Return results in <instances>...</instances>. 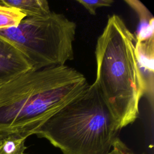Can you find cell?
<instances>
[{
	"mask_svg": "<svg viewBox=\"0 0 154 154\" xmlns=\"http://www.w3.org/2000/svg\"><path fill=\"white\" fill-rule=\"evenodd\" d=\"M120 131L93 83L47 120L35 135L63 154H108Z\"/></svg>",
	"mask_w": 154,
	"mask_h": 154,
	"instance_id": "obj_3",
	"label": "cell"
},
{
	"mask_svg": "<svg viewBox=\"0 0 154 154\" xmlns=\"http://www.w3.org/2000/svg\"><path fill=\"white\" fill-rule=\"evenodd\" d=\"M31 69L30 64L21 52L0 35V81Z\"/></svg>",
	"mask_w": 154,
	"mask_h": 154,
	"instance_id": "obj_5",
	"label": "cell"
},
{
	"mask_svg": "<svg viewBox=\"0 0 154 154\" xmlns=\"http://www.w3.org/2000/svg\"><path fill=\"white\" fill-rule=\"evenodd\" d=\"M125 2L137 13L139 17V27L134 34L136 40L141 42L154 38V18L148 9L137 0H126Z\"/></svg>",
	"mask_w": 154,
	"mask_h": 154,
	"instance_id": "obj_7",
	"label": "cell"
},
{
	"mask_svg": "<svg viewBox=\"0 0 154 154\" xmlns=\"http://www.w3.org/2000/svg\"><path fill=\"white\" fill-rule=\"evenodd\" d=\"M85 76L63 65L30 69L0 81V133L28 137L88 88Z\"/></svg>",
	"mask_w": 154,
	"mask_h": 154,
	"instance_id": "obj_1",
	"label": "cell"
},
{
	"mask_svg": "<svg viewBox=\"0 0 154 154\" xmlns=\"http://www.w3.org/2000/svg\"><path fill=\"white\" fill-rule=\"evenodd\" d=\"M91 15H95L96 10L103 7H110L114 2L113 0H77Z\"/></svg>",
	"mask_w": 154,
	"mask_h": 154,
	"instance_id": "obj_11",
	"label": "cell"
},
{
	"mask_svg": "<svg viewBox=\"0 0 154 154\" xmlns=\"http://www.w3.org/2000/svg\"><path fill=\"white\" fill-rule=\"evenodd\" d=\"M136 41L123 19L112 14L96 45L94 83L120 129L138 117L140 102L146 92L136 58Z\"/></svg>",
	"mask_w": 154,
	"mask_h": 154,
	"instance_id": "obj_2",
	"label": "cell"
},
{
	"mask_svg": "<svg viewBox=\"0 0 154 154\" xmlns=\"http://www.w3.org/2000/svg\"><path fill=\"white\" fill-rule=\"evenodd\" d=\"M6 134H1L0 133V143H1V140H2V138H4V137L5 135Z\"/></svg>",
	"mask_w": 154,
	"mask_h": 154,
	"instance_id": "obj_13",
	"label": "cell"
},
{
	"mask_svg": "<svg viewBox=\"0 0 154 154\" xmlns=\"http://www.w3.org/2000/svg\"><path fill=\"white\" fill-rule=\"evenodd\" d=\"M0 2L17 8L26 17L44 16L51 11L49 3L46 0H1Z\"/></svg>",
	"mask_w": 154,
	"mask_h": 154,
	"instance_id": "obj_8",
	"label": "cell"
},
{
	"mask_svg": "<svg viewBox=\"0 0 154 154\" xmlns=\"http://www.w3.org/2000/svg\"><path fill=\"white\" fill-rule=\"evenodd\" d=\"M28 137L19 133L6 134L0 143V154H24Z\"/></svg>",
	"mask_w": 154,
	"mask_h": 154,
	"instance_id": "obj_9",
	"label": "cell"
},
{
	"mask_svg": "<svg viewBox=\"0 0 154 154\" xmlns=\"http://www.w3.org/2000/svg\"><path fill=\"white\" fill-rule=\"evenodd\" d=\"M135 55L138 67L146 84V96L153 106L154 91V38L136 41Z\"/></svg>",
	"mask_w": 154,
	"mask_h": 154,
	"instance_id": "obj_6",
	"label": "cell"
},
{
	"mask_svg": "<svg viewBox=\"0 0 154 154\" xmlns=\"http://www.w3.org/2000/svg\"><path fill=\"white\" fill-rule=\"evenodd\" d=\"M25 17V14L17 8L0 2V31L17 26Z\"/></svg>",
	"mask_w": 154,
	"mask_h": 154,
	"instance_id": "obj_10",
	"label": "cell"
},
{
	"mask_svg": "<svg viewBox=\"0 0 154 154\" xmlns=\"http://www.w3.org/2000/svg\"><path fill=\"white\" fill-rule=\"evenodd\" d=\"M108 154H116V152H115V150L112 148V150L108 153Z\"/></svg>",
	"mask_w": 154,
	"mask_h": 154,
	"instance_id": "obj_14",
	"label": "cell"
},
{
	"mask_svg": "<svg viewBox=\"0 0 154 154\" xmlns=\"http://www.w3.org/2000/svg\"><path fill=\"white\" fill-rule=\"evenodd\" d=\"M76 24L64 14L51 11L25 17L16 27L0 31L23 55L32 69L63 66L74 58Z\"/></svg>",
	"mask_w": 154,
	"mask_h": 154,
	"instance_id": "obj_4",
	"label": "cell"
},
{
	"mask_svg": "<svg viewBox=\"0 0 154 154\" xmlns=\"http://www.w3.org/2000/svg\"><path fill=\"white\" fill-rule=\"evenodd\" d=\"M112 148L115 150L116 154H134L120 140L119 138L116 140Z\"/></svg>",
	"mask_w": 154,
	"mask_h": 154,
	"instance_id": "obj_12",
	"label": "cell"
}]
</instances>
